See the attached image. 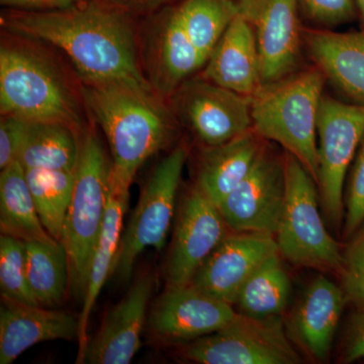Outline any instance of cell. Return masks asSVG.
I'll list each match as a JSON object with an SVG mask.
<instances>
[{"label":"cell","instance_id":"6da1fadb","mask_svg":"<svg viewBox=\"0 0 364 364\" xmlns=\"http://www.w3.org/2000/svg\"><path fill=\"white\" fill-rule=\"evenodd\" d=\"M1 21L9 32L65 53L85 85H151L139 65L135 31L123 7L105 0H85L56 11H11Z\"/></svg>","mask_w":364,"mask_h":364},{"label":"cell","instance_id":"7a4b0ae2","mask_svg":"<svg viewBox=\"0 0 364 364\" xmlns=\"http://www.w3.org/2000/svg\"><path fill=\"white\" fill-rule=\"evenodd\" d=\"M83 93L109 142L112 181L129 191L144 163L169 143L166 109L151 85L109 81L85 85Z\"/></svg>","mask_w":364,"mask_h":364},{"label":"cell","instance_id":"3957f363","mask_svg":"<svg viewBox=\"0 0 364 364\" xmlns=\"http://www.w3.org/2000/svg\"><path fill=\"white\" fill-rule=\"evenodd\" d=\"M325 75L309 69L262 85L251 95L253 130L282 145L317 183L318 117Z\"/></svg>","mask_w":364,"mask_h":364},{"label":"cell","instance_id":"277c9868","mask_svg":"<svg viewBox=\"0 0 364 364\" xmlns=\"http://www.w3.org/2000/svg\"><path fill=\"white\" fill-rule=\"evenodd\" d=\"M111 176L112 163L100 139L88 134L81 142L75 186L61 238L68 254L72 289L82 298L107 212Z\"/></svg>","mask_w":364,"mask_h":364},{"label":"cell","instance_id":"5b68a950","mask_svg":"<svg viewBox=\"0 0 364 364\" xmlns=\"http://www.w3.org/2000/svg\"><path fill=\"white\" fill-rule=\"evenodd\" d=\"M0 111L28 123L52 122L77 128L78 107L52 66L28 48L0 49Z\"/></svg>","mask_w":364,"mask_h":364},{"label":"cell","instance_id":"8992f818","mask_svg":"<svg viewBox=\"0 0 364 364\" xmlns=\"http://www.w3.org/2000/svg\"><path fill=\"white\" fill-rule=\"evenodd\" d=\"M284 165L286 203L275 234L279 253L296 267L341 272L343 253L323 222L317 183L293 155L287 153Z\"/></svg>","mask_w":364,"mask_h":364},{"label":"cell","instance_id":"52a82bcc","mask_svg":"<svg viewBox=\"0 0 364 364\" xmlns=\"http://www.w3.org/2000/svg\"><path fill=\"white\" fill-rule=\"evenodd\" d=\"M186 158L188 149L179 145L153 170L122 234L112 272L119 279L129 282L136 258L146 248L160 250L164 245Z\"/></svg>","mask_w":364,"mask_h":364},{"label":"cell","instance_id":"ba28073f","mask_svg":"<svg viewBox=\"0 0 364 364\" xmlns=\"http://www.w3.org/2000/svg\"><path fill=\"white\" fill-rule=\"evenodd\" d=\"M364 135V105L324 97L318 111V196L333 227L344 220V184Z\"/></svg>","mask_w":364,"mask_h":364},{"label":"cell","instance_id":"9c48e42d","mask_svg":"<svg viewBox=\"0 0 364 364\" xmlns=\"http://www.w3.org/2000/svg\"><path fill=\"white\" fill-rule=\"evenodd\" d=\"M182 354L200 364L301 363L280 316L254 318L241 313L218 331L193 340Z\"/></svg>","mask_w":364,"mask_h":364},{"label":"cell","instance_id":"30bf717a","mask_svg":"<svg viewBox=\"0 0 364 364\" xmlns=\"http://www.w3.org/2000/svg\"><path fill=\"white\" fill-rule=\"evenodd\" d=\"M284 158L263 147L252 170L218 205L229 230L277 234L286 203Z\"/></svg>","mask_w":364,"mask_h":364},{"label":"cell","instance_id":"8fae6325","mask_svg":"<svg viewBox=\"0 0 364 364\" xmlns=\"http://www.w3.org/2000/svg\"><path fill=\"white\" fill-rule=\"evenodd\" d=\"M178 91L179 116L205 147L221 145L252 130L250 97L205 78L186 81Z\"/></svg>","mask_w":364,"mask_h":364},{"label":"cell","instance_id":"7c38bea8","mask_svg":"<svg viewBox=\"0 0 364 364\" xmlns=\"http://www.w3.org/2000/svg\"><path fill=\"white\" fill-rule=\"evenodd\" d=\"M237 4L255 33L261 85L289 76L301 49L299 0H238Z\"/></svg>","mask_w":364,"mask_h":364},{"label":"cell","instance_id":"4fadbf2b","mask_svg":"<svg viewBox=\"0 0 364 364\" xmlns=\"http://www.w3.org/2000/svg\"><path fill=\"white\" fill-rule=\"evenodd\" d=\"M219 208L193 186L179 210L167 267V289L188 286L198 268L228 236Z\"/></svg>","mask_w":364,"mask_h":364},{"label":"cell","instance_id":"5bb4252c","mask_svg":"<svg viewBox=\"0 0 364 364\" xmlns=\"http://www.w3.org/2000/svg\"><path fill=\"white\" fill-rule=\"evenodd\" d=\"M277 253L274 235L233 232L228 234L198 268L191 284L233 306L246 280L261 263Z\"/></svg>","mask_w":364,"mask_h":364},{"label":"cell","instance_id":"9a60e30c","mask_svg":"<svg viewBox=\"0 0 364 364\" xmlns=\"http://www.w3.org/2000/svg\"><path fill=\"white\" fill-rule=\"evenodd\" d=\"M237 314L230 304L189 284L167 289L153 306L149 323L162 338L195 340L225 327Z\"/></svg>","mask_w":364,"mask_h":364},{"label":"cell","instance_id":"2e32d148","mask_svg":"<svg viewBox=\"0 0 364 364\" xmlns=\"http://www.w3.org/2000/svg\"><path fill=\"white\" fill-rule=\"evenodd\" d=\"M154 287L150 272L136 280L126 296L109 311L100 331L88 340L82 363L128 364L141 347L148 303Z\"/></svg>","mask_w":364,"mask_h":364},{"label":"cell","instance_id":"e0dca14e","mask_svg":"<svg viewBox=\"0 0 364 364\" xmlns=\"http://www.w3.org/2000/svg\"><path fill=\"white\" fill-rule=\"evenodd\" d=\"M347 299L343 289L320 275L311 282L289 320V337L310 356L324 361Z\"/></svg>","mask_w":364,"mask_h":364},{"label":"cell","instance_id":"ac0fdd59","mask_svg":"<svg viewBox=\"0 0 364 364\" xmlns=\"http://www.w3.org/2000/svg\"><path fill=\"white\" fill-rule=\"evenodd\" d=\"M78 331L79 318L71 314L4 299L0 308V364L13 363L41 342L78 338Z\"/></svg>","mask_w":364,"mask_h":364},{"label":"cell","instance_id":"d6986e66","mask_svg":"<svg viewBox=\"0 0 364 364\" xmlns=\"http://www.w3.org/2000/svg\"><path fill=\"white\" fill-rule=\"evenodd\" d=\"M203 78L250 97L261 86L260 58L252 26L240 14L205 64Z\"/></svg>","mask_w":364,"mask_h":364},{"label":"cell","instance_id":"ffe728a7","mask_svg":"<svg viewBox=\"0 0 364 364\" xmlns=\"http://www.w3.org/2000/svg\"><path fill=\"white\" fill-rule=\"evenodd\" d=\"M149 51L150 83L153 90L164 97L178 90L191 74L205 64V59L189 39L176 9L160 21Z\"/></svg>","mask_w":364,"mask_h":364},{"label":"cell","instance_id":"44dd1931","mask_svg":"<svg viewBox=\"0 0 364 364\" xmlns=\"http://www.w3.org/2000/svg\"><path fill=\"white\" fill-rule=\"evenodd\" d=\"M305 40L325 77L354 104L364 105V28L352 33L310 31Z\"/></svg>","mask_w":364,"mask_h":364},{"label":"cell","instance_id":"7402d4cb","mask_svg":"<svg viewBox=\"0 0 364 364\" xmlns=\"http://www.w3.org/2000/svg\"><path fill=\"white\" fill-rule=\"evenodd\" d=\"M256 135L249 132L203 151L195 186L215 205H219L252 170L263 149Z\"/></svg>","mask_w":364,"mask_h":364},{"label":"cell","instance_id":"603a6c76","mask_svg":"<svg viewBox=\"0 0 364 364\" xmlns=\"http://www.w3.org/2000/svg\"><path fill=\"white\" fill-rule=\"evenodd\" d=\"M129 202V191L117 188L112 181L102 231L93 251L90 275L83 306L79 316L77 363H82L83 355L88 343L87 327L91 311L97 303L100 291L107 277L112 274V267L123 234V220Z\"/></svg>","mask_w":364,"mask_h":364},{"label":"cell","instance_id":"cb8c5ba5","mask_svg":"<svg viewBox=\"0 0 364 364\" xmlns=\"http://www.w3.org/2000/svg\"><path fill=\"white\" fill-rule=\"evenodd\" d=\"M0 230L2 235L25 242L54 239L41 222L26 169L18 161L2 169L0 174Z\"/></svg>","mask_w":364,"mask_h":364},{"label":"cell","instance_id":"d4e9b609","mask_svg":"<svg viewBox=\"0 0 364 364\" xmlns=\"http://www.w3.org/2000/svg\"><path fill=\"white\" fill-rule=\"evenodd\" d=\"M68 124H28L18 162L25 169L76 170L81 143Z\"/></svg>","mask_w":364,"mask_h":364},{"label":"cell","instance_id":"484cf974","mask_svg":"<svg viewBox=\"0 0 364 364\" xmlns=\"http://www.w3.org/2000/svg\"><path fill=\"white\" fill-rule=\"evenodd\" d=\"M28 282L41 306L58 305L70 284L69 261L61 241L26 242Z\"/></svg>","mask_w":364,"mask_h":364},{"label":"cell","instance_id":"4316f807","mask_svg":"<svg viewBox=\"0 0 364 364\" xmlns=\"http://www.w3.org/2000/svg\"><path fill=\"white\" fill-rule=\"evenodd\" d=\"M279 253L261 263L242 287L236 305L241 314L254 318L277 317L286 310L291 282Z\"/></svg>","mask_w":364,"mask_h":364},{"label":"cell","instance_id":"83f0119b","mask_svg":"<svg viewBox=\"0 0 364 364\" xmlns=\"http://www.w3.org/2000/svg\"><path fill=\"white\" fill-rule=\"evenodd\" d=\"M26 176L43 226L53 238L61 241L76 170L26 169Z\"/></svg>","mask_w":364,"mask_h":364},{"label":"cell","instance_id":"f1b7e54d","mask_svg":"<svg viewBox=\"0 0 364 364\" xmlns=\"http://www.w3.org/2000/svg\"><path fill=\"white\" fill-rule=\"evenodd\" d=\"M176 11L205 62L239 14L238 4L234 0H184Z\"/></svg>","mask_w":364,"mask_h":364},{"label":"cell","instance_id":"f546056e","mask_svg":"<svg viewBox=\"0 0 364 364\" xmlns=\"http://www.w3.org/2000/svg\"><path fill=\"white\" fill-rule=\"evenodd\" d=\"M0 289L2 299L41 306L28 282L26 242L7 235L0 238Z\"/></svg>","mask_w":364,"mask_h":364},{"label":"cell","instance_id":"4dcf8cb0","mask_svg":"<svg viewBox=\"0 0 364 364\" xmlns=\"http://www.w3.org/2000/svg\"><path fill=\"white\" fill-rule=\"evenodd\" d=\"M344 228L346 237L355 233L364 223V135L349 168L344 193Z\"/></svg>","mask_w":364,"mask_h":364},{"label":"cell","instance_id":"1f68e13d","mask_svg":"<svg viewBox=\"0 0 364 364\" xmlns=\"http://www.w3.org/2000/svg\"><path fill=\"white\" fill-rule=\"evenodd\" d=\"M340 274L347 301L364 308V223L343 253Z\"/></svg>","mask_w":364,"mask_h":364},{"label":"cell","instance_id":"d6a6232c","mask_svg":"<svg viewBox=\"0 0 364 364\" xmlns=\"http://www.w3.org/2000/svg\"><path fill=\"white\" fill-rule=\"evenodd\" d=\"M306 16L318 25L334 26L355 18L354 0H299Z\"/></svg>","mask_w":364,"mask_h":364},{"label":"cell","instance_id":"836d02e7","mask_svg":"<svg viewBox=\"0 0 364 364\" xmlns=\"http://www.w3.org/2000/svg\"><path fill=\"white\" fill-rule=\"evenodd\" d=\"M0 122V168L18 161L28 133V122L11 114H1Z\"/></svg>","mask_w":364,"mask_h":364},{"label":"cell","instance_id":"e575fe53","mask_svg":"<svg viewBox=\"0 0 364 364\" xmlns=\"http://www.w3.org/2000/svg\"><path fill=\"white\" fill-rule=\"evenodd\" d=\"M361 358H364V308H359L349 320L341 351L343 363H354Z\"/></svg>","mask_w":364,"mask_h":364},{"label":"cell","instance_id":"d590c367","mask_svg":"<svg viewBox=\"0 0 364 364\" xmlns=\"http://www.w3.org/2000/svg\"><path fill=\"white\" fill-rule=\"evenodd\" d=\"M85 0H0L1 6L13 11H48L67 9Z\"/></svg>","mask_w":364,"mask_h":364},{"label":"cell","instance_id":"8d00e7d4","mask_svg":"<svg viewBox=\"0 0 364 364\" xmlns=\"http://www.w3.org/2000/svg\"><path fill=\"white\" fill-rule=\"evenodd\" d=\"M105 1L123 7L126 11H146L156 9L172 0H105Z\"/></svg>","mask_w":364,"mask_h":364},{"label":"cell","instance_id":"74e56055","mask_svg":"<svg viewBox=\"0 0 364 364\" xmlns=\"http://www.w3.org/2000/svg\"><path fill=\"white\" fill-rule=\"evenodd\" d=\"M354 2H355L356 9H358L359 14H360L364 28V0H354Z\"/></svg>","mask_w":364,"mask_h":364}]
</instances>
